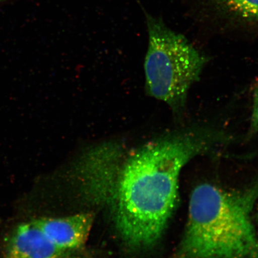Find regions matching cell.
I'll use <instances>...</instances> for the list:
<instances>
[{
  "instance_id": "cell-7",
  "label": "cell",
  "mask_w": 258,
  "mask_h": 258,
  "mask_svg": "<svg viewBox=\"0 0 258 258\" xmlns=\"http://www.w3.org/2000/svg\"><path fill=\"white\" fill-rule=\"evenodd\" d=\"M252 93V113L251 115L250 124L249 127V136L258 133V79L253 83L251 88Z\"/></svg>"
},
{
  "instance_id": "cell-1",
  "label": "cell",
  "mask_w": 258,
  "mask_h": 258,
  "mask_svg": "<svg viewBox=\"0 0 258 258\" xmlns=\"http://www.w3.org/2000/svg\"><path fill=\"white\" fill-rule=\"evenodd\" d=\"M219 129H177L124 154L118 144L96 155L84 170L89 193L110 206L116 227L129 246L160 239L175 210L180 173L194 158L229 143Z\"/></svg>"
},
{
  "instance_id": "cell-8",
  "label": "cell",
  "mask_w": 258,
  "mask_h": 258,
  "mask_svg": "<svg viewBox=\"0 0 258 258\" xmlns=\"http://www.w3.org/2000/svg\"><path fill=\"white\" fill-rule=\"evenodd\" d=\"M257 206H258V202H257ZM257 220H258V206H257Z\"/></svg>"
},
{
  "instance_id": "cell-5",
  "label": "cell",
  "mask_w": 258,
  "mask_h": 258,
  "mask_svg": "<svg viewBox=\"0 0 258 258\" xmlns=\"http://www.w3.org/2000/svg\"><path fill=\"white\" fill-rule=\"evenodd\" d=\"M6 248L7 258H59L62 251L32 222L19 225Z\"/></svg>"
},
{
  "instance_id": "cell-9",
  "label": "cell",
  "mask_w": 258,
  "mask_h": 258,
  "mask_svg": "<svg viewBox=\"0 0 258 258\" xmlns=\"http://www.w3.org/2000/svg\"><path fill=\"white\" fill-rule=\"evenodd\" d=\"M5 0H0V3H2L3 2H4Z\"/></svg>"
},
{
  "instance_id": "cell-3",
  "label": "cell",
  "mask_w": 258,
  "mask_h": 258,
  "mask_svg": "<svg viewBox=\"0 0 258 258\" xmlns=\"http://www.w3.org/2000/svg\"><path fill=\"white\" fill-rule=\"evenodd\" d=\"M145 15L148 32L145 90L148 96L165 102L173 115L180 118L189 90L199 80L207 58L162 19L146 12Z\"/></svg>"
},
{
  "instance_id": "cell-4",
  "label": "cell",
  "mask_w": 258,
  "mask_h": 258,
  "mask_svg": "<svg viewBox=\"0 0 258 258\" xmlns=\"http://www.w3.org/2000/svg\"><path fill=\"white\" fill-rule=\"evenodd\" d=\"M91 213L62 218H44L34 221L54 246L61 250L77 249L86 243L93 225Z\"/></svg>"
},
{
  "instance_id": "cell-2",
  "label": "cell",
  "mask_w": 258,
  "mask_h": 258,
  "mask_svg": "<svg viewBox=\"0 0 258 258\" xmlns=\"http://www.w3.org/2000/svg\"><path fill=\"white\" fill-rule=\"evenodd\" d=\"M257 201L258 183L238 191L208 183L197 186L172 258H258L253 221Z\"/></svg>"
},
{
  "instance_id": "cell-6",
  "label": "cell",
  "mask_w": 258,
  "mask_h": 258,
  "mask_svg": "<svg viewBox=\"0 0 258 258\" xmlns=\"http://www.w3.org/2000/svg\"><path fill=\"white\" fill-rule=\"evenodd\" d=\"M222 8L247 21L258 22V0H215Z\"/></svg>"
}]
</instances>
